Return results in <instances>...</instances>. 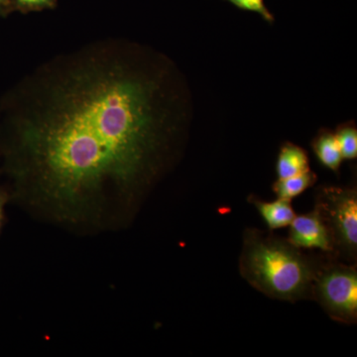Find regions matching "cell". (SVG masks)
<instances>
[{"instance_id": "4fadbf2b", "label": "cell", "mask_w": 357, "mask_h": 357, "mask_svg": "<svg viewBox=\"0 0 357 357\" xmlns=\"http://www.w3.org/2000/svg\"><path fill=\"white\" fill-rule=\"evenodd\" d=\"M9 199H10V196H9L8 192L0 189V234L3 229L4 220H6L4 211H6V206L8 203Z\"/></svg>"}, {"instance_id": "52a82bcc", "label": "cell", "mask_w": 357, "mask_h": 357, "mask_svg": "<svg viewBox=\"0 0 357 357\" xmlns=\"http://www.w3.org/2000/svg\"><path fill=\"white\" fill-rule=\"evenodd\" d=\"M310 159L307 152L299 145L285 142L281 145L276 162V173L278 178H286L310 170Z\"/></svg>"}, {"instance_id": "277c9868", "label": "cell", "mask_w": 357, "mask_h": 357, "mask_svg": "<svg viewBox=\"0 0 357 357\" xmlns=\"http://www.w3.org/2000/svg\"><path fill=\"white\" fill-rule=\"evenodd\" d=\"M312 298L326 314L340 323H356L357 271L354 265L328 263L319 265Z\"/></svg>"}, {"instance_id": "7c38bea8", "label": "cell", "mask_w": 357, "mask_h": 357, "mask_svg": "<svg viewBox=\"0 0 357 357\" xmlns=\"http://www.w3.org/2000/svg\"><path fill=\"white\" fill-rule=\"evenodd\" d=\"M13 2L23 10H40L53 7L55 0H13Z\"/></svg>"}, {"instance_id": "5bb4252c", "label": "cell", "mask_w": 357, "mask_h": 357, "mask_svg": "<svg viewBox=\"0 0 357 357\" xmlns=\"http://www.w3.org/2000/svg\"><path fill=\"white\" fill-rule=\"evenodd\" d=\"M8 1L9 0H0V10H1L2 7L6 6V4Z\"/></svg>"}, {"instance_id": "30bf717a", "label": "cell", "mask_w": 357, "mask_h": 357, "mask_svg": "<svg viewBox=\"0 0 357 357\" xmlns=\"http://www.w3.org/2000/svg\"><path fill=\"white\" fill-rule=\"evenodd\" d=\"M338 146L342 152V158L356 159L357 157V128L356 122L349 121L340 124L335 131Z\"/></svg>"}, {"instance_id": "8992f818", "label": "cell", "mask_w": 357, "mask_h": 357, "mask_svg": "<svg viewBox=\"0 0 357 357\" xmlns=\"http://www.w3.org/2000/svg\"><path fill=\"white\" fill-rule=\"evenodd\" d=\"M249 202L255 204L271 231L288 227L296 217L292 204L288 199L277 198L276 201L266 202L257 197L250 196Z\"/></svg>"}, {"instance_id": "8fae6325", "label": "cell", "mask_w": 357, "mask_h": 357, "mask_svg": "<svg viewBox=\"0 0 357 357\" xmlns=\"http://www.w3.org/2000/svg\"><path fill=\"white\" fill-rule=\"evenodd\" d=\"M227 1L243 10L259 14L266 22L273 23L275 21L274 15L267 8L264 0H227Z\"/></svg>"}, {"instance_id": "ba28073f", "label": "cell", "mask_w": 357, "mask_h": 357, "mask_svg": "<svg viewBox=\"0 0 357 357\" xmlns=\"http://www.w3.org/2000/svg\"><path fill=\"white\" fill-rule=\"evenodd\" d=\"M311 146L321 165L335 174L340 173L344 158L333 131L328 128L319 129L312 138Z\"/></svg>"}, {"instance_id": "6da1fadb", "label": "cell", "mask_w": 357, "mask_h": 357, "mask_svg": "<svg viewBox=\"0 0 357 357\" xmlns=\"http://www.w3.org/2000/svg\"><path fill=\"white\" fill-rule=\"evenodd\" d=\"M17 98L3 145L9 196L77 234L129 227L177 160L192 115L173 61L121 40L53 59Z\"/></svg>"}, {"instance_id": "7a4b0ae2", "label": "cell", "mask_w": 357, "mask_h": 357, "mask_svg": "<svg viewBox=\"0 0 357 357\" xmlns=\"http://www.w3.org/2000/svg\"><path fill=\"white\" fill-rule=\"evenodd\" d=\"M319 265L285 239L252 229L244 232L241 276L272 299L295 303L312 298Z\"/></svg>"}, {"instance_id": "9c48e42d", "label": "cell", "mask_w": 357, "mask_h": 357, "mask_svg": "<svg viewBox=\"0 0 357 357\" xmlns=\"http://www.w3.org/2000/svg\"><path fill=\"white\" fill-rule=\"evenodd\" d=\"M318 181V176L311 169L300 175L286 178H278L272 185V190L277 198L292 201L307 189L312 188Z\"/></svg>"}, {"instance_id": "3957f363", "label": "cell", "mask_w": 357, "mask_h": 357, "mask_svg": "<svg viewBox=\"0 0 357 357\" xmlns=\"http://www.w3.org/2000/svg\"><path fill=\"white\" fill-rule=\"evenodd\" d=\"M316 208L332 234L335 252L354 262L357 255V192L356 188L325 185L317 194Z\"/></svg>"}, {"instance_id": "5b68a950", "label": "cell", "mask_w": 357, "mask_h": 357, "mask_svg": "<svg viewBox=\"0 0 357 357\" xmlns=\"http://www.w3.org/2000/svg\"><path fill=\"white\" fill-rule=\"evenodd\" d=\"M288 241L297 248L319 249L335 253L332 234L318 208L294 218L289 229Z\"/></svg>"}]
</instances>
